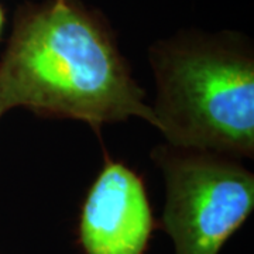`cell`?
Instances as JSON below:
<instances>
[{"mask_svg":"<svg viewBox=\"0 0 254 254\" xmlns=\"http://www.w3.org/2000/svg\"><path fill=\"white\" fill-rule=\"evenodd\" d=\"M153 160L167 184L161 226L175 254H218L253 212V174L233 157L170 144Z\"/></svg>","mask_w":254,"mask_h":254,"instance_id":"3","label":"cell"},{"mask_svg":"<svg viewBox=\"0 0 254 254\" xmlns=\"http://www.w3.org/2000/svg\"><path fill=\"white\" fill-rule=\"evenodd\" d=\"M4 115V112H3V108H1V100H0V118Z\"/></svg>","mask_w":254,"mask_h":254,"instance_id":"6","label":"cell"},{"mask_svg":"<svg viewBox=\"0 0 254 254\" xmlns=\"http://www.w3.org/2000/svg\"><path fill=\"white\" fill-rule=\"evenodd\" d=\"M4 26H6V11H4V7L0 3V38H1V34H3Z\"/></svg>","mask_w":254,"mask_h":254,"instance_id":"5","label":"cell"},{"mask_svg":"<svg viewBox=\"0 0 254 254\" xmlns=\"http://www.w3.org/2000/svg\"><path fill=\"white\" fill-rule=\"evenodd\" d=\"M155 127L168 144L254 154V60L235 34H184L150 50Z\"/></svg>","mask_w":254,"mask_h":254,"instance_id":"2","label":"cell"},{"mask_svg":"<svg viewBox=\"0 0 254 254\" xmlns=\"http://www.w3.org/2000/svg\"><path fill=\"white\" fill-rule=\"evenodd\" d=\"M155 227L143 178L105 157L81 209L78 240L85 254H144Z\"/></svg>","mask_w":254,"mask_h":254,"instance_id":"4","label":"cell"},{"mask_svg":"<svg viewBox=\"0 0 254 254\" xmlns=\"http://www.w3.org/2000/svg\"><path fill=\"white\" fill-rule=\"evenodd\" d=\"M0 100L4 113L26 108L44 118L82 120L96 133L130 118L155 126L108 21L81 0L16 10L0 55Z\"/></svg>","mask_w":254,"mask_h":254,"instance_id":"1","label":"cell"}]
</instances>
